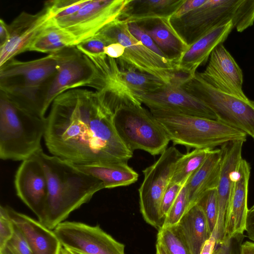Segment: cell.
<instances>
[{
    "label": "cell",
    "mask_w": 254,
    "mask_h": 254,
    "mask_svg": "<svg viewBox=\"0 0 254 254\" xmlns=\"http://www.w3.org/2000/svg\"><path fill=\"white\" fill-rule=\"evenodd\" d=\"M89 0H54L47 1L45 6L48 9L51 19L57 20L68 17L78 11Z\"/></svg>",
    "instance_id": "cell-31"
},
{
    "label": "cell",
    "mask_w": 254,
    "mask_h": 254,
    "mask_svg": "<svg viewBox=\"0 0 254 254\" xmlns=\"http://www.w3.org/2000/svg\"><path fill=\"white\" fill-rule=\"evenodd\" d=\"M73 253H74L75 254H82V253H79V252H75V251H72L71 250Z\"/></svg>",
    "instance_id": "cell-48"
},
{
    "label": "cell",
    "mask_w": 254,
    "mask_h": 254,
    "mask_svg": "<svg viewBox=\"0 0 254 254\" xmlns=\"http://www.w3.org/2000/svg\"><path fill=\"white\" fill-rule=\"evenodd\" d=\"M234 28L231 20L213 28L190 45L177 63L178 71L194 75L198 67L205 64L213 50L223 43Z\"/></svg>",
    "instance_id": "cell-20"
},
{
    "label": "cell",
    "mask_w": 254,
    "mask_h": 254,
    "mask_svg": "<svg viewBox=\"0 0 254 254\" xmlns=\"http://www.w3.org/2000/svg\"><path fill=\"white\" fill-rule=\"evenodd\" d=\"M181 86L206 104L217 120L253 137L254 134V102L220 92L196 73L188 75Z\"/></svg>",
    "instance_id": "cell-9"
},
{
    "label": "cell",
    "mask_w": 254,
    "mask_h": 254,
    "mask_svg": "<svg viewBox=\"0 0 254 254\" xmlns=\"http://www.w3.org/2000/svg\"><path fill=\"white\" fill-rule=\"evenodd\" d=\"M157 242L162 244L170 254H189L175 226L161 227L159 229Z\"/></svg>",
    "instance_id": "cell-30"
},
{
    "label": "cell",
    "mask_w": 254,
    "mask_h": 254,
    "mask_svg": "<svg viewBox=\"0 0 254 254\" xmlns=\"http://www.w3.org/2000/svg\"><path fill=\"white\" fill-rule=\"evenodd\" d=\"M182 155L177 148L170 146L142 171L144 178L138 189L140 211L145 222L156 229H160L164 222L160 211L163 195L176 163Z\"/></svg>",
    "instance_id": "cell-10"
},
{
    "label": "cell",
    "mask_w": 254,
    "mask_h": 254,
    "mask_svg": "<svg viewBox=\"0 0 254 254\" xmlns=\"http://www.w3.org/2000/svg\"><path fill=\"white\" fill-rule=\"evenodd\" d=\"M175 226L189 254H200L212 236L204 212L197 203L190 207Z\"/></svg>",
    "instance_id": "cell-23"
},
{
    "label": "cell",
    "mask_w": 254,
    "mask_h": 254,
    "mask_svg": "<svg viewBox=\"0 0 254 254\" xmlns=\"http://www.w3.org/2000/svg\"><path fill=\"white\" fill-rule=\"evenodd\" d=\"M44 138L53 156L76 165L127 163L133 156L97 92L87 89L69 90L55 99Z\"/></svg>",
    "instance_id": "cell-1"
},
{
    "label": "cell",
    "mask_w": 254,
    "mask_h": 254,
    "mask_svg": "<svg viewBox=\"0 0 254 254\" xmlns=\"http://www.w3.org/2000/svg\"><path fill=\"white\" fill-rule=\"evenodd\" d=\"M252 137L254 138V135Z\"/></svg>",
    "instance_id": "cell-50"
},
{
    "label": "cell",
    "mask_w": 254,
    "mask_h": 254,
    "mask_svg": "<svg viewBox=\"0 0 254 254\" xmlns=\"http://www.w3.org/2000/svg\"><path fill=\"white\" fill-rule=\"evenodd\" d=\"M112 121L118 134L132 152L142 150L153 156L161 154L170 141L160 123L141 105L120 107Z\"/></svg>",
    "instance_id": "cell-8"
},
{
    "label": "cell",
    "mask_w": 254,
    "mask_h": 254,
    "mask_svg": "<svg viewBox=\"0 0 254 254\" xmlns=\"http://www.w3.org/2000/svg\"><path fill=\"white\" fill-rule=\"evenodd\" d=\"M197 73L215 89L246 101L250 100L243 90L242 70L223 44L213 50L203 71Z\"/></svg>",
    "instance_id": "cell-14"
},
{
    "label": "cell",
    "mask_w": 254,
    "mask_h": 254,
    "mask_svg": "<svg viewBox=\"0 0 254 254\" xmlns=\"http://www.w3.org/2000/svg\"><path fill=\"white\" fill-rule=\"evenodd\" d=\"M77 45L73 37L51 19L33 41L28 51L52 54Z\"/></svg>",
    "instance_id": "cell-27"
},
{
    "label": "cell",
    "mask_w": 254,
    "mask_h": 254,
    "mask_svg": "<svg viewBox=\"0 0 254 254\" xmlns=\"http://www.w3.org/2000/svg\"><path fill=\"white\" fill-rule=\"evenodd\" d=\"M245 231H246L249 239L254 242V209H248Z\"/></svg>",
    "instance_id": "cell-42"
},
{
    "label": "cell",
    "mask_w": 254,
    "mask_h": 254,
    "mask_svg": "<svg viewBox=\"0 0 254 254\" xmlns=\"http://www.w3.org/2000/svg\"><path fill=\"white\" fill-rule=\"evenodd\" d=\"M127 25L130 33L138 41L152 51L162 57L165 58L163 53L151 37L138 23L135 22L127 23Z\"/></svg>",
    "instance_id": "cell-36"
},
{
    "label": "cell",
    "mask_w": 254,
    "mask_h": 254,
    "mask_svg": "<svg viewBox=\"0 0 254 254\" xmlns=\"http://www.w3.org/2000/svg\"><path fill=\"white\" fill-rule=\"evenodd\" d=\"M51 19L44 7L36 14L22 12L8 25L9 37L0 47V67L16 55L28 51L33 41Z\"/></svg>",
    "instance_id": "cell-16"
},
{
    "label": "cell",
    "mask_w": 254,
    "mask_h": 254,
    "mask_svg": "<svg viewBox=\"0 0 254 254\" xmlns=\"http://www.w3.org/2000/svg\"><path fill=\"white\" fill-rule=\"evenodd\" d=\"M233 21L241 32L254 22V0H206L198 7L169 21L190 46L213 28Z\"/></svg>",
    "instance_id": "cell-5"
},
{
    "label": "cell",
    "mask_w": 254,
    "mask_h": 254,
    "mask_svg": "<svg viewBox=\"0 0 254 254\" xmlns=\"http://www.w3.org/2000/svg\"><path fill=\"white\" fill-rule=\"evenodd\" d=\"M61 51L32 61L13 59L6 63L0 67V93L21 108L44 118L46 97L58 71Z\"/></svg>",
    "instance_id": "cell-3"
},
{
    "label": "cell",
    "mask_w": 254,
    "mask_h": 254,
    "mask_svg": "<svg viewBox=\"0 0 254 254\" xmlns=\"http://www.w3.org/2000/svg\"><path fill=\"white\" fill-rule=\"evenodd\" d=\"M213 149H194L183 155L176 163L170 183L184 185L203 164Z\"/></svg>",
    "instance_id": "cell-29"
},
{
    "label": "cell",
    "mask_w": 254,
    "mask_h": 254,
    "mask_svg": "<svg viewBox=\"0 0 254 254\" xmlns=\"http://www.w3.org/2000/svg\"><path fill=\"white\" fill-rule=\"evenodd\" d=\"M250 166L243 158L235 174L229 200L223 241L245 231Z\"/></svg>",
    "instance_id": "cell-19"
},
{
    "label": "cell",
    "mask_w": 254,
    "mask_h": 254,
    "mask_svg": "<svg viewBox=\"0 0 254 254\" xmlns=\"http://www.w3.org/2000/svg\"><path fill=\"white\" fill-rule=\"evenodd\" d=\"M104 86L102 75L89 58L75 46L66 48L61 51L58 71L46 97L45 111L56 97L66 91L89 86L99 91Z\"/></svg>",
    "instance_id": "cell-11"
},
{
    "label": "cell",
    "mask_w": 254,
    "mask_h": 254,
    "mask_svg": "<svg viewBox=\"0 0 254 254\" xmlns=\"http://www.w3.org/2000/svg\"><path fill=\"white\" fill-rule=\"evenodd\" d=\"M97 33L111 44L119 43L125 48L124 55L116 59L120 68L133 69L155 76L167 85L176 84L182 73L174 62L152 51L130 33L127 23L119 18L111 22Z\"/></svg>",
    "instance_id": "cell-7"
},
{
    "label": "cell",
    "mask_w": 254,
    "mask_h": 254,
    "mask_svg": "<svg viewBox=\"0 0 254 254\" xmlns=\"http://www.w3.org/2000/svg\"><path fill=\"white\" fill-rule=\"evenodd\" d=\"M125 51V47L119 43L111 44L106 46L104 50V53L107 56L115 59L121 57Z\"/></svg>",
    "instance_id": "cell-41"
},
{
    "label": "cell",
    "mask_w": 254,
    "mask_h": 254,
    "mask_svg": "<svg viewBox=\"0 0 254 254\" xmlns=\"http://www.w3.org/2000/svg\"><path fill=\"white\" fill-rule=\"evenodd\" d=\"M14 183L18 197L42 223L47 205L48 185L44 170L34 156L22 162L16 172Z\"/></svg>",
    "instance_id": "cell-15"
},
{
    "label": "cell",
    "mask_w": 254,
    "mask_h": 254,
    "mask_svg": "<svg viewBox=\"0 0 254 254\" xmlns=\"http://www.w3.org/2000/svg\"><path fill=\"white\" fill-rule=\"evenodd\" d=\"M14 226L10 219L5 206L0 207V248L12 237Z\"/></svg>",
    "instance_id": "cell-39"
},
{
    "label": "cell",
    "mask_w": 254,
    "mask_h": 254,
    "mask_svg": "<svg viewBox=\"0 0 254 254\" xmlns=\"http://www.w3.org/2000/svg\"><path fill=\"white\" fill-rule=\"evenodd\" d=\"M13 226V236L0 248V254H33L22 232L14 224Z\"/></svg>",
    "instance_id": "cell-34"
},
{
    "label": "cell",
    "mask_w": 254,
    "mask_h": 254,
    "mask_svg": "<svg viewBox=\"0 0 254 254\" xmlns=\"http://www.w3.org/2000/svg\"><path fill=\"white\" fill-rule=\"evenodd\" d=\"M240 254H254V243L247 241L242 243Z\"/></svg>",
    "instance_id": "cell-45"
},
{
    "label": "cell",
    "mask_w": 254,
    "mask_h": 254,
    "mask_svg": "<svg viewBox=\"0 0 254 254\" xmlns=\"http://www.w3.org/2000/svg\"><path fill=\"white\" fill-rule=\"evenodd\" d=\"M185 0H128L119 19L140 23L156 19H170Z\"/></svg>",
    "instance_id": "cell-24"
},
{
    "label": "cell",
    "mask_w": 254,
    "mask_h": 254,
    "mask_svg": "<svg viewBox=\"0 0 254 254\" xmlns=\"http://www.w3.org/2000/svg\"><path fill=\"white\" fill-rule=\"evenodd\" d=\"M201 207L206 217L209 230L211 234L215 232L218 217V205L216 189L206 192L197 203Z\"/></svg>",
    "instance_id": "cell-32"
},
{
    "label": "cell",
    "mask_w": 254,
    "mask_h": 254,
    "mask_svg": "<svg viewBox=\"0 0 254 254\" xmlns=\"http://www.w3.org/2000/svg\"><path fill=\"white\" fill-rule=\"evenodd\" d=\"M150 111L174 145H183L188 149H214L230 141L246 140V133L217 120L166 110Z\"/></svg>",
    "instance_id": "cell-4"
},
{
    "label": "cell",
    "mask_w": 254,
    "mask_h": 254,
    "mask_svg": "<svg viewBox=\"0 0 254 254\" xmlns=\"http://www.w3.org/2000/svg\"><path fill=\"white\" fill-rule=\"evenodd\" d=\"M244 238L243 234H238L215 245L212 254H240Z\"/></svg>",
    "instance_id": "cell-37"
},
{
    "label": "cell",
    "mask_w": 254,
    "mask_h": 254,
    "mask_svg": "<svg viewBox=\"0 0 254 254\" xmlns=\"http://www.w3.org/2000/svg\"><path fill=\"white\" fill-rule=\"evenodd\" d=\"M206 1V0H185L182 5L170 18H179L201 6Z\"/></svg>",
    "instance_id": "cell-40"
},
{
    "label": "cell",
    "mask_w": 254,
    "mask_h": 254,
    "mask_svg": "<svg viewBox=\"0 0 254 254\" xmlns=\"http://www.w3.org/2000/svg\"><path fill=\"white\" fill-rule=\"evenodd\" d=\"M76 166L100 180L105 189L128 186L136 182L138 178V173L127 163Z\"/></svg>",
    "instance_id": "cell-26"
},
{
    "label": "cell",
    "mask_w": 254,
    "mask_h": 254,
    "mask_svg": "<svg viewBox=\"0 0 254 254\" xmlns=\"http://www.w3.org/2000/svg\"><path fill=\"white\" fill-rule=\"evenodd\" d=\"M156 254H170V253L162 244L157 242L156 244Z\"/></svg>",
    "instance_id": "cell-46"
},
{
    "label": "cell",
    "mask_w": 254,
    "mask_h": 254,
    "mask_svg": "<svg viewBox=\"0 0 254 254\" xmlns=\"http://www.w3.org/2000/svg\"><path fill=\"white\" fill-rule=\"evenodd\" d=\"M111 44V42L99 33L87 39L75 47L82 53L86 55H97L104 53V48Z\"/></svg>",
    "instance_id": "cell-35"
},
{
    "label": "cell",
    "mask_w": 254,
    "mask_h": 254,
    "mask_svg": "<svg viewBox=\"0 0 254 254\" xmlns=\"http://www.w3.org/2000/svg\"><path fill=\"white\" fill-rule=\"evenodd\" d=\"M128 1V0H89L76 13L68 17L52 20L68 32L77 45L119 18Z\"/></svg>",
    "instance_id": "cell-12"
},
{
    "label": "cell",
    "mask_w": 254,
    "mask_h": 254,
    "mask_svg": "<svg viewBox=\"0 0 254 254\" xmlns=\"http://www.w3.org/2000/svg\"><path fill=\"white\" fill-rule=\"evenodd\" d=\"M215 245V239L213 236H211L204 244L200 254H212Z\"/></svg>",
    "instance_id": "cell-44"
},
{
    "label": "cell",
    "mask_w": 254,
    "mask_h": 254,
    "mask_svg": "<svg viewBox=\"0 0 254 254\" xmlns=\"http://www.w3.org/2000/svg\"><path fill=\"white\" fill-rule=\"evenodd\" d=\"M9 37L8 25L2 19H0V47L7 42Z\"/></svg>",
    "instance_id": "cell-43"
},
{
    "label": "cell",
    "mask_w": 254,
    "mask_h": 254,
    "mask_svg": "<svg viewBox=\"0 0 254 254\" xmlns=\"http://www.w3.org/2000/svg\"><path fill=\"white\" fill-rule=\"evenodd\" d=\"M137 99L150 110H166L217 120L215 113L206 104L180 85H168L157 92L142 95Z\"/></svg>",
    "instance_id": "cell-17"
},
{
    "label": "cell",
    "mask_w": 254,
    "mask_h": 254,
    "mask_svg": "<svg viewBox=\"0 0 254 254\" xmlns=\"http://www.w3.org/2000/svg\"><path fill=\"white\" fill-rule=\"evenodd\" d=\"M46 118L31 114L0 93V158L23 161L42 149Z\"/></svg>",
    "instance_id": "cell-6"
},
{
    "label": "cell",
    "mask_w": 254,
    "mask_h": 254,
    "mask_svg": "<svg viewBox=\"0 0 254 254\" xmlns=\"http://www.w3.org/2000/svg\"><path fill=\"white\" fill-rule=\"evenodd\" d=\"M54 231L62 247L84 254H125V245L99 225L64 221Z\"/></svg>",
    "instance_id": "cell-13"
},
{
    "label": "cell",
    "mask_w": 254,
    "mask_h": 254,
    "mask_svg": "<svg viewBox=\"0 0 254 254\" xmlns=\"http://www.w3.org/2000/svg\"><path fill=\"white\" fill-rule=\"evenodd\" d=\"M184 185L172 183L169 184L161 203V214L164 220Z\"/></svg>",
    "instance_id": "cell-38"
},
{
    "label": "cell",
    "mask_w": 254,
    "mask_h": 254,
    "mask_svg": "<svg viewBox=\"0 0 254 254\" xmlns=\"http://www.w3.org/2000/svg\"><path fill=\"white\" fill-rule=\"evenodd\" d=\"M61 254H75L70 249L62 247L61 249Z\"/></svg>",
    "instance_id": "cell-47"
},
{
    "label": "cell",
    "mask_w": 254,
    "mask_h": 254,
    "mask_svg": "<svg viewBox=\"0 0 254 254\" xmlns=\"http://www.w3.org/2000/svg\"><path fill=\"white\" fill-rule=\"evenodd\" d=\"M41 163L48 185V198L42 222L54 230L74 210L88 202L97 191L105 189L96 178L75 165L39 150L34 155Z\"/></svg>",
    "instance_id": "cell-2"
},
{
    "label": "cell",
    "mask_w": 254,
    "mask_h": 254,
    "mask_svg": "<svg viewBox=\"0 0 254 254\" xmlns=\"http://www.w3.org/2000/svg\"><path fill=\"white\" fill-rule=\"evenodd\" d=\"M138 24L151 37L165 58L176 64L189 47L171 26L169 19H152Z\"/></svg>",
    "instance_id": "cell-25"
},
{
    "label": "cell",
    "mask_w": 254,
    "mask_h": 254,
    "mask_svg": "<svg viewBox=\"0 0 254 254\" xmlns=\"http://www.w3.org/2000/svg\"><path fill=\"white\" fill-rule=\"evenodd\" d=\"M222 155L221 148L213 149L203 164L185 184L189 208L196 204L206 192L217 189L221 172Z\"/></svg>",
    "instance_id": "cell-22"
},
{
    "label": "cell",
    "mask_w": 254,
    "mask_h": 254,
    "mask_svg": "<svg viewBox=\"0 0 254 254\" xmlns=\"http://www.w3.org/2000/svg\"><path fill=\"white\" fill-rule=\"evenodd\" d=\"M245 141L234 140L225 143L222 150L221 169L216 189L218 205V217L215 232L212 235L216 245L223 241L224 229L229 200L235 174L242 158V147Z\"/></svg>",
    "instance_id": "cell-18"
},
{
    "label": "cell",
    "mask_w": 254,
    "mask_h": 254,
    "mask_svg": "<svg viewBox=\"0 0 254 254\" xmlns=\"http://www.w3.org/2000/svg\"><path fill=\"white\" fill-rule=\"evenodd\" d=\"M5 207L11 221L25 237L33 254H61L63 247L54 230L9 206Z\"/></svg>",
    "instance_id": "cell-21"
},
{
    "label": "cell",
    "mask_w": 254,
    "mask_h": 254,
    "mask_svg": "<svg viewBox=\"0 0 254 254\" xmlns=\"http://www.w3.org/2000/svg\"><path fill=\"white\" fill-rule=\"evenodd\" d=\"M189 207V201L185 185L183 187L174 203L164 218L162 227L176 225Z\"/></svg>",
    "instance_id": "cell-33"
},
{
    "label": "cell",
    "mask_w": 254,
    "mask_h": 254,
    "mask_svg": "<svg viewBox=\"0 0 254 254\" xmlns=\"http://www.w3.org/2000/svg\"><path fill=\"white\" fill-rule=\"evenodd\" d=\"M119 74L125 86L137 99L142 95L157 92L168 85L155 76L133 69L120 67Z\"/></svg>",
    "instance_id": "cell-28"
},
{
    "label": "cell",
    "mask_w": 254,
    "mask_h": 254,
    "mask_svg": "<svg viewBox=\"0 0 254 254\" xmlns=\"http://www.w3.org/2000/svg\"><path fill=\"white\" fill-rule=\"evenodd\" d=\"M251 209H254V205L251 208Z\"/></svg>",
    "instance_id": "cell-49"
}]
</instances>
